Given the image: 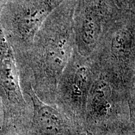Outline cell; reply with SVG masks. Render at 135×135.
<instances>
[{"mask_svg": "<svg viewBox=\"0 0 135 135\" xmlns=\"http://www.w3.org/2000/svg\"><path fill=\"white\" fill-rule=\"evenodd\" d=\"M77 0H65L51 13L31 46L16 56L20 78L44 102L55 104L58 81L75 48L73 14Z\"/></svg>", "mask_w": 135, "mask_h": 135, "instance_id": "obj_1", "label": "cell"}, {"mask_svg": "<svg viewBox=\"0 0 135 135\" xmlns=\"http://www.w3.org/2000/svg\"><path fill=\"white\" fill-rule=\"evenodd\" d=\"M84 129L86 134L131 133L126 86L112 73L100 68L94 81L87 99Z\"/></svg>", "mask_w": 135, "mask_h": 135, "instance_id": "obj_2", "label": "cell"}, {"mask_svg": "<svg viewBox=\"0 0 135 135\" xmlns=\"http://www.w3.org/2000/svg\"><path fill=\"white\" fill-rule=\"evenodd\" d=\"M0 100L3 121L0 132L29 134L33 108L22 88L13 47L0 28Z\"/></svg>", "mask_w": 135, "mask_h": 135, "instance_id": "obj_3", "label": "cell"}, {"mask_svg": "<svg viewBox=\"0 0 135 135\" xmlns=\"http://www.w3.org/2000/svg\"><path fill=\"white\" fill-rule=\"evenodd\" d=\"M99 70L95 57L84 56L75 48L57 86L55 103L84 133V114L88 97Z\"/></svg>", "mask_w": 135, "mask_h": 135, "instance_id": "obj_4", "label": "cell"}, {"mask_svg": "<svg viewBox=\"0 0 135 135\" xmlns=\"http://www.w3.org/2000/svg\"><path fill=\"white\" fill-rule=\"evenodd\" d=\"M94 56L99 68L117 76L124 85L135 71V27L120 10L108 26Z\"/></svg>", "mask_w": 135, "mask_h": 135, "instance_id": "obj_5", "label": "cell"}, {"mask_svg": "<svg viewBox=\"0 0 135 135\" xmlns=\"http://www.w3.org/2000/svg\"><path fill=\"white\" fill-rule=\"evenodd\" d=\"M119 11L114 0H77L73 14L76 50L84 56L95 55Z\"/></svg>", "mask_w": 135, "mask_h": 135, "instance_id": "obj_6", "label": "cell"}, {"mask_svg": "<svg viewBox=\"0 0 135 135\" xmlns=\"http://www.w3.org/2000/svg\"><path fill=\"white\" fill-rule=\"evenodd\" d=\"M65 0H15L1 28L15 55L26 51L51 13Z\"/></svg>", "mask_w": 135, "mask_h": 135, "instance_id": "obj_7", "label": "cell"}, {"mask_svg": "<svg viewBox=\"0 0 135 135\" xmlns=\"http://www.w3.org/2000/svg\"><path fill=\"white\" fill-rule=\"evenodd\" d=\"M21 86L33 108L29 134H85L83 129L55 103L42 101L31 83H22Z\"/></svg>", "mask_w": 135, "mask_h": 135, "instance_id": "obj_8", "label": "cell"}, {"mask_svg": "<svg viewBox=\"0 0 135 135\" xmlns=\"http://www.w3.org/2000/svg\"><path fill=\"white\" fill-rule=\"evenodd\" d=\"M8 0H0V13L2 12Z\"/></svg>", "mask_w": 135, "mask_h": 135, "instance_id": "obj_9", "label": "cell"}]
</instances>
